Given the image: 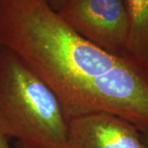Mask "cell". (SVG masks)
Here are the masks:
<instances>
[{
    "instance_id": "cell-6",
    "label": "cell",
    "mask_w": 148,
    "mask_h": 148,
    "mask_svg": "<svg viewBox=\"0 0 148 148\" xmlns=\"http://www.w3.org/2000/svg\"><path fill=\"white\" fill-rule=\"evenodd\" d=\"M44 1L55 12H58L64 7L68 0H44Z\"/></svg>"
},
{
    "instance_id": "cell-1",
    "label": "cell",
    "mask_w": 148,
    "mask_h": 148,
    "mask_svg": "<svg viewBox=\"0 0 148 148\" xmlns=\"http://www.w3.org/2000/svg\"><path fill=\"white\" fill-rule=\"evenodd\" d=\"M0 48L47 84L68 120L105 112L148 131V64L89 42L44 0H0Z\"/></svg>"
},
{
    "instance_id": "cell-3",
    "label": "cell",
    "mask_w": 148,
    "mask_h": 148,
    "mask_svg": "<svg viewBox=\"0 0 148 148\" xmlns=\"http://www.w3.org/2000/svg\"><path fill=\"white\" fill-rule=\"evenodd\" d=\"M57 12L89 42L110 53L129 55V23L123 0H68Z\"/></svg>"
},
{
    "instance_id": "cell-4",
    "label": "cell",
    "mask_w": 148,
    "mask_h": 148,
    "mask_svg": "<svg viewBox=\"0 0 148 148\" xmlns=\"http://www.w3.org/2000/svg\"><path fill=\"white\" fill-rule=\"evenodd\" d=\"M66 148H147L131 123L105 112L69 120Z\"/></svg>"
},
{
    "instance_id": "cell-7",
    "label": "cell",
    "mask_w": 148,
    "mask_h": 148,
    "mask_svg": "<svg viewBox=\"0 0 148 148\" xmlns=\"http://www.w3.org/2000/svg\"><path fill=\"white\" fill-rule=\"evenodd\" d=\"M9 138L0 129V148H12L9 144Z\"/></svg>"
},
{
    "instance_id": "cell-5",
    "label": "cell",
    "mask_w": 148,
    "mask_h": 148,
    "mask_svg": "<svg viewBox=\"0 0 148 148\" xmlns=\"http://www.w3.org/2000/svg\"><path fill=\"white\" fill-rule=\"evenodd\" d=\"M123 1L129 23L127 53L148 64V0Z\"/></svg>"
},
{
    "instance_id": "cell-9",
    "label": "cell",
    "mask_w": 148,
    "mask_h": 148,
    "mask_svg": "<svg viewBox=\"0 0 148 148\" xmlns=\"http://www.w3.org/2000/svg\"><path fill=\"white\" fill-rule=\"evenodd\" d=\"M15 148H29V147H26L25 145H23V144H21V143H17V142H16V147Z\"/></svg>"
},
{
    "instance_id": "cell-2",
    "label": "cell",
    "mask_w": 148,
    "mask_h": 148,
    "mask_svg": "<svg viewBox=\"0 0 148 148\" xmlns=\"http://www.w3.org/2000/svg\"><path fill=\"white\" fill-rule=\"evenodd\" d=\"M69 120L52 90L19 56L0 48V129L29 148H66Z\"/></svg>"
},
{
    "instance_id": "cell-8",
    "label": "cell",
    "mask_w": 148,
    "mask_h": 148,
    "mask_svg": "<svg viewBox=\"0 0 148 148\" xmlns=\"http://www.w3.org/2000/svg\"><path fill=\"white\" fill-rule=\"evenodd\" d=\"M141 137H142V139H143L144 144L148 148V131L141 132Z\"/></svg>"
}]
</instances>
